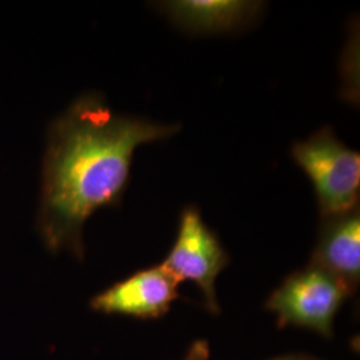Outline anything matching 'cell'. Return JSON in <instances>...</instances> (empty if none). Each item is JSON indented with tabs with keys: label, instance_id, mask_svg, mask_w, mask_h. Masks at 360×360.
Returning a JSON list of instances; mask_svg holds the SVG:
<instances>
[{
	"label": "cell",
	"instance_id": "obj_1",
	"mask_svg": "<svg viewBox=\"0 0 360 360\" xmlns=\"http://www.w3.org/2000/svg\"><path fill=\"white\" fill-rule=\"evenodd\" d=\"M115 112L101 92H84L47 131L37 229L49 251L83 260V230L94 212L120 205L135 150L179 132Z\"/></svg>",
	"mask_w": 360,
	"mask_h": 360
},
{
	"label": "cell",
	"instance_id": "obj_2",
	"mask_svg": "<svg viewBox=\"0 0 360 360\" xmlns=\"http://www.w3.org/2000/svg\"><path fill=\"white\" fill-rule=\"evenodd\" d=\"M291 156L311 180L323 218L359 207V153L348 148L331 127L294 143Z\"/></svg>",
	"mask_w": 360,
	"mask_h": 360
},
{
	"label": "cell",
	"instance_id": "obj_3",
	"mask_svg": "<svg viewBox=\"0 0 360 360\" xmlns=\"http://www.w3.org/2000/svg\"><path fill=\"white\" fill-rule=\"evenodd\" d=\"M351 296L340 281L309 263L307 267L290 274L272 291L264 307L275 314L279 328H303L331 339L335 319Z\"/></svg>",
	"mask_w": 360,
	"mask_h": 360
},
{
	"label": "cell",
	"instance_id": "obj_4",
	"mask_svg": "<svg viewBox=\"0 0 360 360\" xmlns=\"http://www.w3.org/2000/svg\"><path fill=\"white\" fill-rule=\"evenodd\" d=\"M160 264L179 283L190 281L196 284L207 311L212 315L220 314L217 279L230 264V255L196 207L181 211L176 239Z\"/></svg>",
	"mask_w": 360,
	"mask_h": 360
},
{
	"label": "cell",
	"instance_id": "obj_5",
	"mask_svg": "<svg viewBox=\"0 0 360 360\" xmlns=\"http://www.w3.org/2000/svg\"><path fill=\"white\" fill-rule=\"evenodd\" d=\"M179 282L162 264L136 271L91 299L90 307L105 315L154 321L167 315L179 299Z\"/></svg>",
	"mask_w": 360,
	"mask_h": 360
},
{
	"label": "cell",
	"instance_id": "obj_6",
	"mask_svg": "<svg viewBox=\"0 0 360 360\" xmlns=\"http://www.w3.org/2000/svg\"><path fill=\"white\" fill-rule=\"evenodd\" d=\"M262 1L247 0H171L159 8L180 30L193 35L230 34L255 23Z\"/></svg>",
	"mask_w": 360,
	"mask_h": 360
},
{
	"label": "cell",
	"instance_id": "obj_7",
	"mask_svg": "<svg viewBox=\"0 0 360 360\" xmlns=\"http://www.w3.org/2000/svg\"><path fill=\"white\" fill-rule=\"evenodd\" d=\"M311 264L347 287L354 295L360 283V210L323 218Z\"/></svg>",
	"mask_w": 360,
	"mask_h": 360
},
{
	"label": "cell",
	"instance_id": "obj_8",
	"mask_svg": "<svg viewBox=\"0 0 360 360\" xmlns=\"http://www.w3.org/2000/svg\"><path fill=\"white\" fill-rule=\"evenodd\" d=\"M210 345L205 339H198L188 347L183 360H210Z\"/></svg>",
	"mask_w": 360,
	"mask_h": 360
},
{
	"label": "cell",
	"instance_id": "obj_9",
	"mask_svg": "<svg viewBox=\"0 0 360 360\" xmlns=\"http://www.w3.org/2000/svg\"><path fill=\"white\" fill-rule=\"evenodd\" d=\"M269 360H315V358L304 354H288V355H282V356H276Z\"/></svg>",
	"mask_w": 360,
	"mask_h": 360
},
{
	"label": "cell",
	"instance_id": "obj_10",
	"mask_svg": "<svg viewBox=\"0 0 360 360\" xmlns=\"http://www.w3.org/2000/svg\"><path fill=\"white\" fill-rule=\"evenodd\" d=\"M315 360H319V359H315Z\"/></svg>",
	"mask_w": 360,
	"mask_h": 360
}]
</instances>
